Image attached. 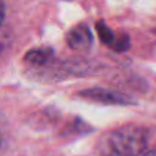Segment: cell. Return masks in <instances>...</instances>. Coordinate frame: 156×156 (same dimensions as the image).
Listing matches in <instances>:
<instances>
[{
  "mask_svg": "<svg viewBox=\"0 0 156 156\" xmlns=\"http://www.w3.org/2000/svg\"><path fill=\"white\" fill-rule=\"evenodd\" d=\"M10 43V33L6 28H2L0 29V54L6 50V47Z\"/></svg>",
  "mask_w": 156,
  "mask_h": 156,
  "instance_id": "6",
  "label": "cell"
},
{
  "mask_svg": "<svg viewBox=\"0 0 156 156\" xmlns=\"http://www.w3.org/2000/svg\"><path fill=\"white\" fill-rule=\"evenodd\" d=\"M3 20H4V3L0 0V29L3 28Z\"/></svg>",
  "mask_w": 156,
  "mask_h": 156,
  "instance_id": "7",
  "label": "cell"
},
{
  "mask_svg": "<svg viewBox=\"0 0 156 156\" xmlns=\"http://www.w3.org/2000/svg\"><path fill=\"white\" fill-rule=\"evenodd\" d=\"M97 32L100 36L101 41L105 43L106 46L112 47L116 51H126L130 47V39L124 33H115L111 28H108L104 22L97 24Z\"/></svg>",
  "mask_w": 156,
  "mask_h": 156,
  "instance_id": "3",
  "label": "cell"
},
{
  "mask_svg": "<svg viewBox=\"0 0 156 156\" xmlns=\"http://www.w3.org/2000/svg\"><path fill=\"white\" fill-rule=\"evenodd\" d=\"M54 53L51 48L48 47H39L29 50L25 55V61L30 65H36V66H44L53 59Z\"/></svg>",
  "mask_w": 156,
  "mask_h": 156,
  "instance_id": "5",
  "label": "cell"
},
{
  "mask_svg": "<svg viewBox=\"0 0 156 156\" xmlns=\"http://www.w3.org/2000/svg\"><path fill=\"white\" fill-rule=\"evenodd\" d=\"M142 156H156V149L155 151H149V152H145Z\"/></svg>",
  "mask_w": 156,
  "mask_h": 156,
  "instance_id": "8",
  "label": "cell"
},
{
  "mask_svg": "<svg viewBox=\"0 0 156 156\" xmlns=\"http://www.w3.org/2000/svg\"><path fill=\"white\" fill-rule=\"evenodd\" d=\"M148 142L145 129L134 124L109 131L100 141L101 156H142Z\"/></svg>",
  "mask_w": 156,
  "mask_h": 156,
  "instance_id": "1",
  "label": "cell"
},
{
  "mask_svg": "<svg viewBox=\"0 0 156 156\" xmlns=\"http://www.w3.org/2000/svg\"><path fill=\"white\" fill-rule=\"evenodd\" d=\"M80 97L86 98L90 101H95V102L101 104H108V105H127L131 104L130 98L127 95L122 94L119 91H113V90H108V88H87L79 93Z\"/></svg>",
  "mask_w": 156,
  "mask_h": 156,
  "instance_id": "2",
  "label": "cell"
},
{
  "mask_svg": "<svg viewBox=\"0 0 156 156\" xmlns=\"http://www.w3.org/2000/svg\"><path fill=\"white\" fill-rule=\"evenodd\" d=\"M66 41L71 48L76 51H86L91 47L93 33L86 24H80L72 28L66 35Z\"/></svg>",
  "mask_w": 156,
  "mask_h": 156,
  "instance_id": "4",
  "label": "cell"
},
{
  "mask_svg": "<svg viewBox=\"0 0 156 156\" xmlns=\"http://www.w3.org/2000/svg\"><path fill=\"white\" fill-rule=\"evenodd\" d=\"M2 142H3V137H2V133H0V145H2Z\"/></svg>",
  "mask_w": 156,
  "mask_h": 156,
  "instance_id": "9",
  "label": "cell"
}]
</instances>
